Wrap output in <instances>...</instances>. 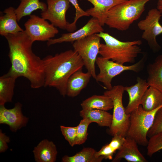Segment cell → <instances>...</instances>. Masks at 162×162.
Masks as SVG:
<instances>
[{
	"label": "cell",
	"instance_id": "11",
	"mask_svg": "<svg viewBox=\"0 0 162 162\" xmlns=\"http://www.w3.org/2000/svg\"><path fill=\"white\" fill-rule=\"evenodd\" d=\"M47 8L41 13V17L50 21L55 26L67 30L70 23L66 14L70 7L69 0H46Z\"/></svg>",
	"mask_w": 162,
	"mask_h": 162
},
{
	"label": "cell",
	"instance_id": "29",
	"mask_svg": "<svg viewBox=\"0 0 162 162\" xmlns=\"http://www.w3.org/2000/svg\"><path fill=\"white\" fill-rule=\"evenodd\" d=\"M162 132V106L156 113L152 127L148 132L147 136L150 138Z\"/></svg>",
	"mask_w": 162,
	"mask_h": 162
},
{
	"label": "cell",
	"instance_id": "19",
	"mask_svg": "<svg viewBox=\"0 0 162 162\" xmlns=\"http://www.w3.org/2000/svg\"><path fill=\"white\" fill-rule=\"evenodd\" d=\"M37 162H55L58 152L55 144L52 141L44 139L35 147L33 150Z\"/></svg>",
	"mask_w": 162,
	"mask_h": 162
},
{
	"label": "cell",
	"instance_id": "30",
	"mask_svg": "<svg viewBox=\"0 0 162 162\" xmlns=\"http://www.w3.org/2000/svg\"><path fill=\"white\" fill-rule=\"evenodd\" d=\"M61 133L65 139L72 147L76 145L77 126L74 127L60 126Z\"/></svg>",
	"mask_w": 162,
	"mask_h": 162
},
{
	"label": "cell",
	"instance_id": "18",
	"mask_svg": "<svg viewBox=\"0 0 162 162\" xmlns=\"http://www.w3.org/2000/svg\"><path fill=\"white\" fill-rule=\"evenodd\" d=\"M15 8L10 7L3 11L4 14L0 16V34L3 36L15 34L24 31L17 23Z\"/></svg>",
	"mask_w": 162,
	"mask_h": 162
},
{
	"label": "cell",
	"instance_id": "25",
	"mask_svg": "<svg viewBox=\"0 0 162 162\" xmlns=\"http://www.w3.org/2000/svg\"><path fill=\"white\" fill-rule=\"evenodd\" d=\"M20 0V3L15 10L18 22L24 16H30L34 11L40 9L43 12L47 8V4L39 0Z\"/></svg>",
	"mask_w": 162,
	"mask_h": 162
},
{
	"label": "cell",
	"instance_id": "15",
	"mask_svg": "<svg viewBox=\"0 0 162 162\" xmlns=\"http://www.w3.org/2000/svg\"><path fill=\"white\" fill-rule=\"evenodd\" d=\"M137 81L134 85L124 87V90L128 92L129 97L128 104L125 108L128 114H130L140 105L143 95L149 86L145 80L140 77H137Z\"/></svg>",
	"mask_w": 162,
	"mask_h": 162
},
{
	"label": "cell",
	"instance_id": "23",
	"mask_svg": "<svg viewBox=\"0 0 162 162\" xmlns=\"http://www.w3.org/2000/svg\"><path fill=\"white\" fill-rule=\"evenodd\" d=\"M140 105L144 110L147 111L162 106V93L155 88L149 86L143 95Z\"/></svg>",
	"mask_w": 162,
	"mask_h": 162
},
{
	"label": "cell",
	"instance_id": "32",
	"mask_svg": "<svg viewBox=\"0 0 162 162\" xmlns=\"http://www.w3.org/2000/svg\"><path fill=\"white\" fill-rule=\"evenodd\" d=\"M70 3L74 6L75 9V16L73 21L71 23V25L74 27H76V22L78 20L83 16H90L82 9L80 6L77 0H69Z\"/></svg>",
	"mask_w": 162,
	"mask_h": 162
},
{
	"label": "cell",
	"instance_id": "5",
	"mask_svg": "<svg viewBox=\"0 0 162 162\" xmlns=\"http://www.w3.org/2000/svg\"><path fill=\"white\" fill-rule=\"evenodd\" d=\"M124 87L121 85L114 86L104 94L111 98L113 102V112L111 125L109 133L113 136L118 134L126 137L130 122V114H127L122 102Z\"/></svg>",
	"mask_w": 162,
	"mask_h": 162
},
{
	"label": "cell",
	"instance_id": "14",
	"mask_svg": "<svg viewBox=\"0 0 162 162\" xmlns=\"http://www.w3.org/2000/svg\"><path fill=\"white\" fill-rule=\"evenodd\" d=\"M138 144L134 140L126 137L124 143L118 150L112 162H119L122 159L129 162H148L139 150Z\"/></svg>",
	"mask_w": 162,
	"mask_h": 162
},
{
	"label": "cell",
	"instance_id": "17",
	"mask_svg": "<svg viewBox=\"0 0 162 162\" xmlns=\"http://www.w3.org/2000/svg\"><path fill=\"white\" fill-rule=\"evenodd\" d=\"M92 76L90 73H84L82 71V69L74 72L68 80L66 95L71 97L77 96L87 86Z\"/></svg>",
	"mask_w": 162,
	"mask_h": 162
},
{
	"label": "cell",
	"instance_id": "28",
	"mask_svg": "<svg viewBox=\"0 0 162 162\" xmlns=\"http://www.w3.org/2000/svg\"><path fill=\"white\" fill-rule=\"evenodd\" d=\"M91 122L86 119L83 118L77 126L76 145L83 144L87 139L88 128Z\"/></svg>",
	"mask_w": 162,
	"mask_h": 162
},
{
	"label": "cell",
	"instance_id": "31",
	"mask_svg": "<svg viewBox=\"0 0 162 162\" xmlns=\"http://www.w3.org/2000/svg\"><path fill=\"white\" fill-rule=\"evenodd\" d=\"M116 151L109 143L102 147L98 151L96 152V156L97 157H103L104 159L112 160L114 154Z\"/></svg>",
	"mask_w": 162,
	"mask_h": 162
},
{
	"label": "cell",
	"instance_id": "27",
	"mask_svg": "<svg viewBox=\"0 0 162 162\" xmlns=\"http://www.w3.org/2000/svg\"><path fill=\"white\" fill-rule=\"evenodd\" d=\"M147 146V154L150 157L162 150V132L150 137Z\"/></svg>",
	"mask_w": 162,
	"mask_h": 162
},
{
	"label": "cell",
	"instance_id": "3",
	"mask_svg": "<svg viewBox=\"0 0 162 162\" xmlns=\"http://www.w3.org/2000/svg\"><path fill=\"white\" fill-rule=\"evenodd\" d=\"M97 34L105 43L100 44L99 53L105 58L122 64L133 63L139 54L142 52L139 46L142 44L140 40L123 42L107 33L101 32Z\"/></svg>",
	"mask_w": 162,
	"mask_h": 162
},
{
	"label": "cell",
	"instance_id": "6",
	"mask_svg": "<svg viewBox=\"0 0 162 162\" xmlns=\"http://www.w3.org/2000/svg\"><path fill=\"white\" fill-rule=\"evenodd\" d=\"M161 106L152 111L144 110L140 105L130 114V122L126 137L134 140L138 144L147 145V135L152 127L155 115Z\"/></svg>",
	"mask_w": 162,
	"mask_h": 162
},
{
	"label": "cell",
	"instance_id": "26",
	"mask_svg": "<svg viewBox=\"0 0 162 162\" xmlns=\"http://www.w3.org/2000/svg\"><path fill=\"white\" fill-rule=\"evenodd\" d=\"M97 151L91 147H85L72 156H64L62 158V162H101L104 159L103 157H97Z\"/></svg>",
	"mask_w": 162,
	"mask_h": 162
},
{
	"label": "cell",
	"instance_id": "7",
	"mask_svg": "<svg viewBox=\"0 0 162 162\" xmlns=\"http://www.w3.org/2000/svg\"><path fill=\"white\" fill-rule=\"evenodd\" d=\"M144 59L143 57L134 64L125 66L102 56L97 57L95 63L100 71L95 80L97 82L102 83L107 90H110L113 87L111 82L114 77L126 70L139 72L142 68Z\"/></svg>",
	"mask_w": 162,
	"mask_h": 162
},
{
	"label": "cell",
	"instance_id": "22",
	"mask_svg": "<svg viewBox=\"0 0 162 162\" xmlns=\"http://www.w3.org/2000/svg\"><path fill=\"white\" fill-rule=\"evenodd\" d=\"M8 73L0 77V105L11 102L16 79Z\"/></svg>",
	"mask_w": 162,
	"mask_h": 162
},
{
	"label": "cell",
	"instance_id": "12",
	"mask_svg": "<svg viewBox=\"0 0 162 162\" xmlns=\"http://www.w3.org/2000/svg\"><path fill=\"white\" fill-rule=\"evenodd\" d=\"M104 31V29L96 18L92 17L80 29L73 32L62 34L58 38L51 39L47 42L48 46L63 42H73L94 34Z\"/></svg>",
	"mask_w": 162,
	"mask_h": 162
},
{
	"label": "cell",
	"instance_id": "4",
	"mask_svg": "<svg viewBox=\"0 0 162 162\" xmlns=\"http://www.w3.org/2000/svg\"><path fill=\"white\" fill-rule=\"evenodd\" d=\"M151 0H128L115 6L109 11L105 24L119 31L127 30L140 18L146 4Z\"/></svg>",
	"mask_w": 162,
	"mask_h": 162
},
{
	"label": "cell",
	"instance_id": "34",
	"mask_svg": "<svg viewBox=\"0 0 162 162\" xmlns=\"http://www.w3.org/2000/svg\"><path fill=\"white\" fill-rule=\"evenodd\" d=\"M157 9L162 14V0H158L157 4Z\"/></svg>",
	"mask_w": 162,
	"mask_h": 162
},
{
	"label": "cell",
	"instance_id": "9",
	"mask_svg": "<svg viewBox=\"0 0 162 162\" xmlns=\"http://www.w3.org/2000/svg\"><path fill=\"white\" fill-rule=\"evenodd\" d=\"M162 16L161 13L157 8H152L149 10L145 19L137 23L139 28L143 31L142 38L147 41L154 52L158 51L161 49L156 37L162 33V26L159 22Z\"/></svg>",
	"mask_w": 162,
	"mask_h": 162
},
{
	"label": "cell",
	"instance_id": "10",
	"mask_svg": "<svg viewBox=\"0 0 162 162\" xmlns=\"http://www.w3.org/2000/svg\"><path fill=\"white\" fill-rule=\"evenodd\" d=\"M46 20L33 14L25 22L24 31L33 42L48 41L58 33L57 28Z\"/></svg>",
	"mask_w": 162,
	"mask_h": 162
},
{
	"label": "cell",
	"instance_id": "16",
	"mask_svg": "<svg viewBox=\"0 0 162 162\" xmlns=\"http://www.w3.org/2000/svg\"><path fill=\"white\" fill-rule=\"evenodd\" d=\"M91 3L93 7L86 12L90 16L98 20L102 27L105 24L108 13L113 7L128 0H86Z\"/></svg>",
	"mask_w": 162,
	"mask_h": 162
},
{
	"label": "cell",
	"instance_id": "20",
	"mask_svg": "<svg viewBox=\"0 0 162 162\" xmlns=\"http://www.w3.org/2000/svg\"><path fill=\"white\" fill-rule=\"evenodd\" d=\"M80 116L91 123L95 122L101 127L110 128L112 115L106 111L92 109H82L80 111Z\"/></svg>",
	"mask_w": 162,
	"mask_h": 162
},
{
	"label": "cell",
	"instance_id": "13",
	"mask_svg": "<svg viewBox=\"0 0 162 162\" xmlns=\"http://www.w3.org/2000/svg\"><path fill=\"white\" fill-rule=\"evenodd\" d=\"M22 106L19 102L16 103L14 107L10 109H7L4 105H0V124L8 125L13 132H16L25 127L29 119L23 114Z\"/></svg>",
	"mask_w": 162,
	"mask_h": 162
},
{
	"label": "cell",
	"instance_id": "21",
	"mask_svg": "<svg viewBox=\"0 0 162 162\" xmlns=\"http://www.w3.org/2000/svg\"><path fill=\"white\" fill-rule=\"evenodd\" d=\"M148 76L147 82L162 93V54L158 55L154 62L147 67Z\"/></svg>",
	"mask_w": 162,
	"mask_h": 162
},
{
	"label": "cell",
	"instance_id": "24",
	"mask_svg": "<svg viewBox=\"0 0 162 162\" xmlns=\"http://www.w3.org/2000/svg\"><path fill=\"white\" fill-rule=\"evenodd\" d=\"M80 105L82 109H96L106 111L113 108L112 99L104 94L92 95L83 101Z\"/></svg>",
	"mask_w": 162,
	"mask_h": 162
},
{
	"label": "cell",
	"instance_id": "2",
	"mask_svg": "<svg viewBox=\"0 0 162 162\" xmlns=\"http://www.w3.org/2000/svg\"><path fill=\"white\" fill-rule=\"evenodd\" d=\"M43 60L44 72V86L55 88L61 95L65 97L69 78L84 66L82 58L75 51L70 50L54 56L48 55Z\"/></svg>",
	"mask_w": 162,
	"mask_h": 162
},
{
	"label": "cell",
	"instance_id": "1",
	"mask_svg": "<svg viewBox=\"0 0 162 162\" xmlns=\"http://www.w3.org/2000/svg\"><path fill=\"white\" fill-rule=\"evenodd\" d=\"M9 48L8 56L11 67L8 73L18 78H26L31 87L38 88L44 86V72L43 59L33 52V43L24 31L4 37Z\"/></svg>",
	"mask_w": 162,
	"mask_h": 162
},
{
	"label": "cell",
	"instance_id": "8",
	"mask_svg": "<svg viewBox=\"0 0 162 162\" xmlns=\"http://www.w3.org/2000/svg\"><path fill=\"white\" fill-rule=\"evenodd\" d=\"M100 38L94 34L74 42L73 46L82 59L84 66L95 79L96 74L95 63L101 43Z\"/></svg>",
	"mask_w": 162,
	"mask_h": 162
},
{
	"label": "cell",
	"instance_id": "33",
	"mask_svg": "<svg viewBox=\"0 0 162 162\" xmlns=\"http://www.w3.org/2000/svg\"><path fill=\"white\" fill-rule=\"evenodd\" d=\"M10 141V137L0 130V152H4L8 148V143Z\"/></svg>",
	"mask_w": 162,
	"mask_h": 162
}]
</instances>
